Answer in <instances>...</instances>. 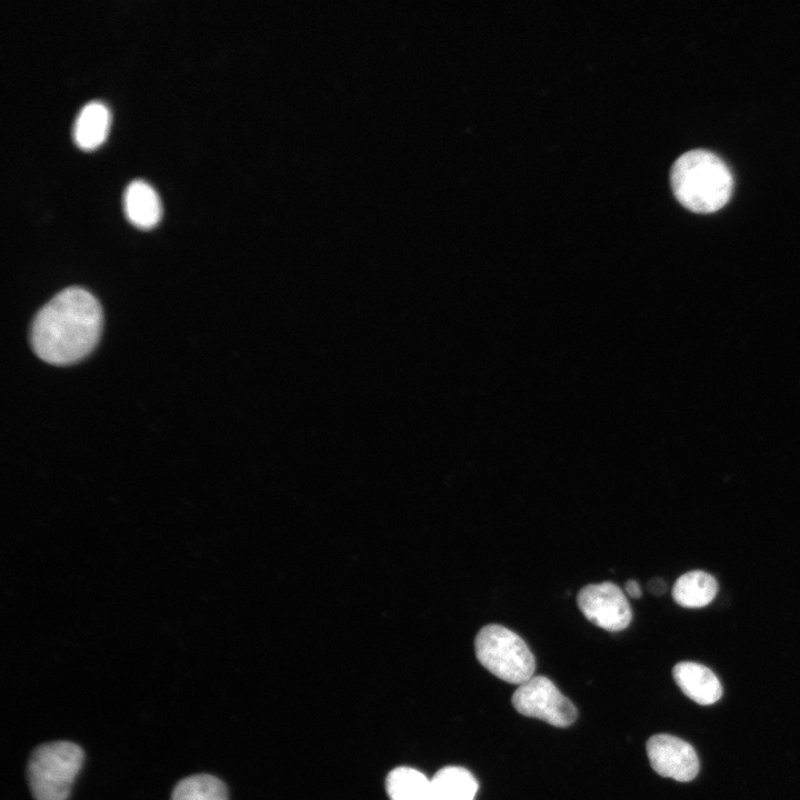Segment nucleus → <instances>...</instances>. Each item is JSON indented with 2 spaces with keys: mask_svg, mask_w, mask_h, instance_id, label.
<instances>
[{
  "mask_svg": "<svg viewBox=\"0 0 800 800\" xmlns=\"http://www.w3.org/2000/svg\"><path fill=\"white\" fill-rule=\"evenodd\" d=\"M101 327L102 310L98 300L82 288H68L34 317L31 346L46 362L70 364L94 348Z\"/></svg>",
  "mask_w": 800,
  "mask_h": 800,
  "instance_id": "f257e3e1",
  "label": "nucleus"
},
{
  "mask_svg": "<svg viewBox=\"0 0 800 800\" xmlns=\"http://www.w3.org/2000/svg\"><path fill=\"white\" fill-rule=\"evenodd\" d=\"M670 182L676 199L697 213L718 211L729 201L733 189L728 166L702 149L690 150L674 161Z\"/></svg>",
  "mask_w": 800,
  "mask_h": 800,
  "instance_id": "f03ea898",
  "label": "nucleus"
},
{
  "mask_svg": "<svg viewBox=\"0 0 800 800\" xmlns=\"http://www.w3.org/2000/svg\"><path fill=\"white\" fill-rule=\"evenodd\" d=\"M84 759L81 747L71 741L38 746L27 764V779L34 800H67Z\"/></svg>",
  "mask_w": 800,
  "mask_h": 800,
  "instance_id": "7ed1b4c3",
  "label": "nucleus"
},
{
  "mask_svg": "<svg viewBox=\"0 0 800 800\" xmlns=\"http://www.w3.org/2000/svg\"><path fill=\"white\" fill-rule=\"evenodd\" d=\"M474 652L487 670L506 682L519 686L533 677L536 660L530 648L503 626L481 628L474 639Z\"/></svg>",
  "mask_w": 800,
  "mask_h": 800,
  "instance_id": "20e7f679",
  "label": "nucleus"
},
{
  "mask_svg": "<svg viewBox=\"0 0 800 800\" xmlns=\"http://www.w3.org/2000/svg\"><path fill=\"white\" fill-rule=\"evenodd\" d=\"M512 704L519 713L554 727H569L577 718L573 703L544 676H533L519 684Z\"/></svg>",
  "mask_w": 800,
  "mask_h": 800,
  "instance_id": "39448f33",
  "label": "nucleus"
},
{
  "mask_svg": "<svg viewBox=\"0 0 800 800\" xmlns=\"http://www.w3.org/2000/svg\"><path fill=\"white\" fill-rule=\"evenodd\" d=\"M577 603L591 623L607 631L624 630L632 620L624 592L612 582L584 586L578 593Z\"/></svg>",
  "mask_w": 800,
  "mask_h": 800,
  "instance_id": "423d86ee",
  "label": "nucleus"
},
{
  "mask_svg": "<svg viewBox=\"0 0 800 800\" xmlns=\"http://www.w3.org/2000/svg\"><path fill=\"white\" fill-rule=\"evenodd\" d=\"M647 754L652 769L660 776L687 782L696 778L699 759L693 747L670 734H654L647 742Z\"/></svg>",
  "mask_w": 800,
  "mask_h": 800,
  "instance_id": "0eeeda50",
  "label": "nucleus"
},
{
  "mask_svg": "<svg viewBox=\"0 0 800 800\" xmlns=\"http://www.w3.org/2000/svg\"><path fill=\"white\" fill-rule=\"evenodd\" d=\"M672 674L681 691L699 704H712L722 696L719 679L703 664L682 661L673 667Z\"/></svg>",
  "mask_w": 800,
  "mask_h": 800,
  "instance_id": "6e6552de",
  "label": "nucleus"
},
{
  "mask_svg": "<svg viewBox=\"0 0 800 800\" xmlns=\"http://www.w3.org/2000/svg\"><path fill=\"white\" fill-rule=\"evenodd\" d=\"M123 209L128 220L138 228L149 229L160 218V203L154 190L144 181H130L123 192Z\"/></svg>",
  "mask_w": 800,
  "mask_h": 800,
  "instance_id": "1a4fd4ad",
  "label": "nucleus"
},
{
  "mask_svg": "<svg viewBox=\"0 0 800 800\" xmlns=\"http://www.w3.org/2000/svg\"><path fill=\"white\" fill-rule=\"evenodd\" d=\"M718 582L708 572L692 570L680 576L673 584L672 598L683 608L708 606L717 596Z\"/></svg>",
  "mask_w": 800,
  "mask_h": 800,
  "instance_id": "9d476101",
  "label": "nucleus"
},
{
  "mask_svg": "<svg viewBox=\"0 0 800 800\" xmlns=\"http://www.w3.org/2000/svg\"><path fill=\"white\" fill-rule=\"evenodd\" d=\"M386 790L390 800H436L432 780L409 767L390 771L386 779Z\"/></svg>",
  "mask_w": 800,
  "mask_h": 800,
  "instance_id": "9b49d317",
  "label": "nucleus"
},
{
  "mask_svg": "<svg viewBox=\"0 0 800 800\" xmlns=\"http://www.w3.org/2000/svg\"><path fill=\"white\" fill-rule=\"evenodd\" d=\"M108 109L97 100H91L79 110L72 128L74 142L82 149L99 144L108 127Z\"/></svg>",
  "mask_w": 800,
  "mask_h": 800,
  "instance_id": "f8f14e48",
  "label": "nucleus"
},
{
  "mask_svg": "<svg viewBox=\"0 0 800 800\" xmlns=\"http://www.w3.org/2000/svg\"><path fill=\"white\" fill-rule=\"evenodd\" d=\"M431 780L436 800H474L479 788L469 770L456 766L440 769Z\"/></svg>",
  "mask_w": 800,
  "mask_h": 800,
  "instance_id": "ddd939ff",
  "label": "nucleus"
},
{
  "mask_svg": "<svg viewBox=\"0 0 800 800\" xmlns=\"http://www.w3.org/2000/svg\"><path fill=\"white\" fill-rule=\"evenodd\" d=\"M171 800H228L226 784L208 773L181 779L173 788Z\"/></svg>",
  "mask_w": 800,
  "mask_h": 800,
  "instance_id": "4468645a",
  "label": "nucleus"
},
{
  "mask_svg": "<svg viewBox=\"0 0 800 800\" xmlns=\"http://www.w3.org/2000/svg\"><path fill=\"white\" fill-rule=\"evenodd\" d=\"M648 590L654 596H661L667 590V583L661 578H654L649 581Z\"/></svg>",
  "mask_w": 800,
  "mask_h": 800,
  "instance_id": "2eb2a0df",
  "label": "nucleus"
},
{
  "mask_svg": "<svg viewBox=\"0 0 800 800\" xmlns=\"http://www.w3.org/2000/svg\"><path fill=\"white\" fill-rule=\"evenodd\" d=\"M624 588L628 596L633 599H638L642 594L641 587L636 580H628Z\"/></svg>",
  "mask_w": 800,
  "mask_h": 800,
  "instance_id": "dca6fc26",
  "label": "nucleus"
}]
</instances>
